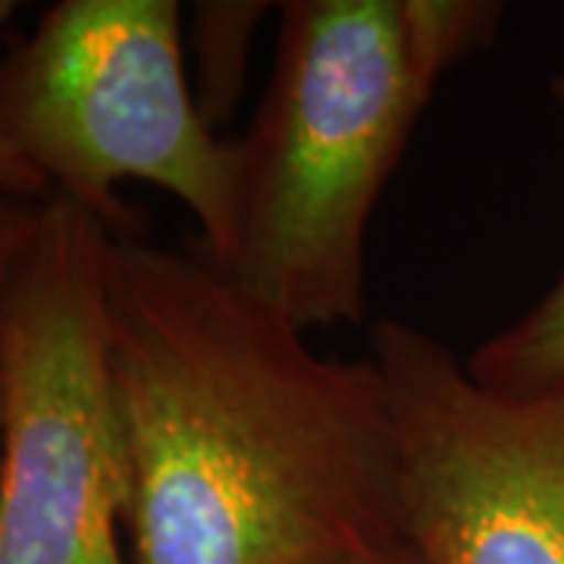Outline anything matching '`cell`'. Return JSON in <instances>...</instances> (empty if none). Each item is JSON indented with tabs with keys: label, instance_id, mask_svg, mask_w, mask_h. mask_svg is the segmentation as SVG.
Segmentation results:
<instances>
[{
	"label": "cell",
	"instance_id": "12",
	"mask_svg": "<svg viewBox=\"0 0 564 564\" xmlns=\"http://www.w3.org/2000/svg\"><path fill=\"white\" fill-rule=\"evenodd\" d=\"M0 443H3V386H0Z\"/></svg>",
	"mask_w": 564,
	"mask_h": 564
},
{
	"label": "cell",
	"instance_id": "5",
	"mask_svg": "<svg viewBox=\"0 0 564 564\" xmlns=\"http://www.w3.org/2000/svg\"><path fill=\"white\" fill-rule=\"evenodd\" d=\"M399 458V533L423 564H564V386L496 395L433 333L373 323Z\"/></svg>",
	"mask_w": 564,
	"mask_h": 564
},
{
	"label": "cell",
	"instance_id": "3",
	"mask_svg": "<svg viewBox=\"0 0 564 564\" xmlns=\"http://www.w3.org/2000/svg\"><path fill=\"white\" fill-rule=\"evenodd\" d=\"M0 132L54 195L141 236L117 185L151 182L202 226L226 263L239 232V139H220L195 98L173 0H61L0 57Z\"/></svg>",
	"mask_w": 564,
	"mask_h": 564
},
{
	"label": "cell",
	"instance_id": "1",
	"mask_svg": "<svg viewBox=\"0 0 564 564\" xmlns=\"http://www.w3.org/2000/svg\"><path fill=\"white\" fill-rule=\"evenodd\" d=\"M129 564H345L402 540L380 370L314 351L198 245L113 236Z\"/></svg>",
	"mask_w": 564,
	"mask_h": 564
},
{
	"label": "cell",
	"instance_id": "10",
	"mask_svg": "<svg viewBox=\"0 0 564 564\" xmlns=\"http://www.w3.org/2000/svg\"><path fill=\"white\" fill-rule=\"evenodd\" d=\"M345 564H423V558L414 552V545H408L404 540H395V543L383 545V549H373L361 558H351Z\"/></svg>",
	"mask_w": 564,
	"mask_h": 564
},
{
	"label": "cell",
	"instance_id": "8",
	"mask_svg": "<svg viewBox=\"0 0 564 564\" xmlns=\"http://www.w3.org/2000/svg\"><path fill=\"white\" fill-rule=\"evenodd\" d=\"M17 10H20L17 0H0V32L7 29V22L13 20ZM0 195L22 198V202H47L54 195L44 176L7 141L3 132H0Z\"/></svg>",
	"mask_w": 564,
	"mask_h": 564
},
{
	"label": "cell",
	"instance_id": "6",
	"mask_svg": "<svg viewBox=\"0 0 564 564\" xmlns=\"http://www.w3.org/2000/svg\"><path fill=\"white\" fill-rule=\"evenodd\" d=\"M477 383L508 399H533L564 386V270L540 302L464 361Z\"/></svg>",
	"mask_w": 564,
	"mask_h": 564
},
{
	"label": "cell",
	"instance_id": "11",
	"mask_svg": "<svg viewBox=\"0 0 564 564\" xmlns=\"http://www.w3.org/2000/svg\"><path fill=\"white\" fill-rule=\"evenodd\" d=\"M552 95H555V101H558V107H562V120H564V69L555 76V82H552Z\"/></svg>",
	"mask_w": 564,
	"mask_h": 564
},
{
	"label": "cell",
	"instance_id": "9",
	"mask_svg": "<svg viewBox=\"0 0 564 564\" xmlns=\"http://www.w3.org/2000/svg\"><path fill=\"white\" fill-rule=\"evenodd\" d=\"M44 214V202H22L0 195V280L29 251Z\"/></svg>",
	"mask_w": 564,
	"mask_h": 564
},
{
	"label": "cell",
	"instance_id": "2",
	"mask_svg": "<svg viewBox=\"0 0 564 564\" xmlns=\"http://www.w3.org/2000/svg\"><path fill=\"white\" fill-rule=\"evenodd\" d=\"M239 139V232L223 270L299 329L361 323L364 245L436 82L496 39L492 0H289ZM220 267V263H217Z\"/></svg>",
	"mask_w": 564,
	"mask_h": 564
},
{
	"label": "cell",
	"instance_id": "7",
	"mask_svg": "<svg viewBox=\"0 0 564 564\" xmlns=\"http://www.w3.org/2000/svg\"><path fill=\"white\" fill-rule=\"evenodd\" d=\"M267 3H198L192 20V44L202 66V104L207 122L217 129V122L236 107L245 88L248 51L251 39L261 25Z\"/></svg>",
	"mask_w": 564,
	"mask_h": 564
},
{
	"label": "cell",
	"instance_id": "4",
	"mask_svg": "<svg viewBox=\"0 0 564 564\" xmlns=\"http://www.w3.org/2000/svg\"><path fill=\"white\" fill-rule=\"evenodd\" d=\"M110 251L101 220L51 195L0 280V564H129Z\"/></svg>",
	"mask_w": 564,
	"mask_h": 564
}]
</instances>
